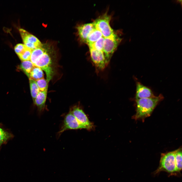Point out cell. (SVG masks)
Instances as JSON below:
<instances>
[{
    "label": "cell",
    "instance_id": "cell-1",
    "mask_svg": "<svg viewBox=\"0 0 182 182\" xmlns=\"http://www.w3.org/2000/svg\"><path fill=\"white\" fill-rule=\"evenodd\" d=\"M164 99L163 96L160 94L157 96L135 100L136 112L132 118L136 120H141L144 121L146 118L150 116L157 104Z\"/></svg>",
    "mask_w": 182,
    "mask_h": 182
},
{
    "label": "cell",
    "instance_id": "cell-2",
    "mask_svg": "<svg viewBox=\"0 0 182 182\" xmlns=\"http://www.w3.org/2000/svg\"><path fill=\"white\" fill-rule=\"evenodd\" d=\"M162 171L167 172L170 175H176L178 173L176 166L174 151L161 154L159 166L154 174Z\"/></svg>",
    "mask_w": 182,
    "mask_h": 182
},
{
    "label": "cell",
    "instance_id": "cell-3",
    "mask_svg": "<svg viewBox=\"0 0 182 182\" xmlns=\"http://www.w3.org/2000/svg\"><path fill=\"white\" fill-rule=\"evenodd\" d=\"M35 66L40 68L44 71L47 80L49 83L52 79L54 72L52 66V60L47 50L42 54L34 64Z\"/></svg>",
    "mask_w": 182,
    "mask_h": 182
},
{
    "label": "cell",
    "instance_id": "cell-4",
    "mask_svg": "<svg viewBox=\"0 0 182 182\" xmlns=\"http://www.w3.org/2000/svg\"><path fill=\"white\" fill-rule=\"evenodd\" d=\"M121 40V38L114 33L110 36L104 37L103 52L108 64Z\"/></svg>",
    "mask_w": 182,
    "mask_h": 182
},
{
    "label": "cell",
    "instance_id": "cell-5",
    "mask_svg": "<svg viewBox=\"0 0 182 182\" xmlns=\"http://www.w3.org/2000/svg\"><path fill=\"white\" fill-rule=\"evenodd\" d=\"M111 16L105 13L100 16L93 22L95 28L101 33L105 38L110 36L114 32L109 24Z\"/></svg>",
    "mask_w": 182,
    "mask_h": 182
},
{
    "label": "cell",
    "instance_id": "cell-6",
    "mask_svg": "<svg viewBox=\"0 0 182 182\" xmlns=\"http://www.w3.org/2000/svg\"><path fill=\"white\" fill-rule=\"evenodd\" d=\"M86 129L81 124L75 116L70 111L64 116V119L59 131L57 134L59 136L65 131L70 130H77Z\"/></svg>",
    "mask_w": 182,
    "mask_h": 182
},
{
    "label": "cell",
    "instance_id": "cell-7",
    "mask_svg": "<svg viewBox=\"0 0 182 182\" xmlns=\"http://www.w3.org/2000/svg\"><path fill=\"white\" fill-rule=\"evenodd\" d=\"M91 60L97 71L104 69L107 64L103 52L89 48Z\"/></svg>",
    "mask_w": 182,
    "mask_h": 182
},
{
    "label": "cell",
    "instance_id": "cell-8",
    "mask_svg": "<svg viewBox=\"0 0 182 182\" xmlns=\"http://www.w3.org/2000/svg\"><path fill=\"white\" fill-rule=\"evenodd\" d=\"M19 31L24 44L32 51L43 46L37 38L26 30L21 28Z\"/></svg>",
    "mask_w": 182,
    "mask_h": 182
},
{
    "label": "cell",
    "instance_id": "cell-9",
    "mask_svg": "<svg viewBox=\"0 0 182 182\" xmlns=\"http://www.w3.org/2000/svg\"><path fill=\"white\" fill-rule=\"evenodd\" d=\"M70 111L76 118L79 122L87 129H90L93 125L89 120L82 109L79 105L71 107Z\"/></svg>",
    "mask_w": 182,
    "mask_h": 182
},
{
    "label": "cell",
    "instance_id": "cell-10",
    "mask_svg": "<svg viewBox=\"0 0 182 182\" xmlns=\"http://www.w3.org/2000/svg\"><path fill=\"white\" fill-rule=\"evenodd\" d=\"M135 100L149 98L154 96L152 90L140 82L136 81Z\"/></svg>",
    "mask_w": 182,
    "mask_h": 182
},
{
    "label": "cell",
    "instance_id": "cell-11",
    "mask_svg": "<svg viewBox=\"0 0 182 182\" xmlns=\"http://www.w3.org/2000/svg\"><path fill=\"white\" fill-rule=\"evenodd\" d=\"M95 28L93 22L82 24L77 27L78 33L81 40L86 43L88 36Z\"/></svg>",
    "mask_w": 182,
    "mask_h": 182
},
{
    "label": "cell",
    "instance_id": "cell-12",
    "mask_svg": "<svg viewBox=\"0 0 182 182\" xmlns=\"http://www.w3.org/2000/svg\"><path fill=\"white\" fill-rule=\"evenodd\" d=\"M47 91H40L35 100L34 104L37 108L38 114L40 115L46 108Z\"/></svg>",
    "mask_w": 182,
    "mask_h": 182
},
{
    "label": "cell",
    "instance_id": "cell-13",
    "mask_svg": "<svg viewBox=\"0 0 182 182\" xmlns=\"http://www.w3.org/2000/svg\"><path fill=\"white\" fill-rule=\"evenodd\" d=\"M103 35L101 32L96 28L88 36L86 43L89 46L97 41Z\"/></svg>",
    "mask_w": 182,
    "mask_h": 182
},
{
    "label": "cell",
    "instance_id": "cell-14",
    "mask_svg": "<svg viewBox=\"0 0 182 182\" xmlns=\"http://www.w3.org/2000/svg\"><path fill=\"white\" fill-rule=\"evenodd\" d=\"M44 77L43 70L40 68L34 66L30 72L29 78L36 81L44 78Z\"/></svg>",
    "mask_w": 182,
    "mask_h": 182
},
{
    "label": "cell",
    "instance_id": "cell-15",
    "mask_svg": "<svg viewBox=\"0 0 182 182\" xmlns=\"http://www.w3.org/2000/svg\"><path fill=\"white\" fill-rule=\"evenodd\" d=\"M175 161L177 171L180 173L182 169V149L181 148L174 150Z\"/></svg>",
    "mask_w": 182,
    "mask_h": 182
},
{
    "label": "cell",
    "instance_id": "cell-16",
    "mask_svg": "<svg viewBox=\"0 0 182 182\" xmlns=\"http://www.w3.org/2000/svg\"><path fill=\"white\" fill-rule=\"evenodd\" d=\"M34 66L31 61L28 60L22 61L20 67L29 78L30 72Z\"/></svg>",
    "mask_w": 182,
    "mask_h": 182
},
{
    "label": "cell",
    "instance_id": "cell-17",
    "mask_svg": "<svg viewBox=\"0 0 182 182\" xmlns=\"http://www.w3.org/2000/svg\"><path fill=\"white\" fill-rule=\"evenodd\" d=\"M47 50L43 47L35 49L32 51L30 60L34 65L39 57L42 54Z\"/></svg>",
    "mask_w": 182,
    "mask_h": 182
},
{
    "label": "cell",
    "instance_id": "cell-18",
    "mask_svg": "<svg viewBox=\"0 0 182 182\" xmlns=\"http://www.w3.org/2000/svg\"><path fill=\"white\" fill-rule=\"evenodd\" d=\"M29 79L31 95L34 104L36 98L40 90L36 81L32 79Z\"/></svg>",
    "mask_w": 182,
    "mask_h": 182
},
{
    "label": "cell",
    "instance_id": "cell-19",
    "mask_svg": "<svg viewBox=\"0 0 182 182\" xmlns=\"http://www.w3.org/2000/svg\"><path fill=\"white\" fill-rule=\"evenodd\" d=\"M104 38V37H102L97 41L89 45V48L103 52Z\"/></svg>",
    "mask_w": 182,
    "mask_h": 182
},
{
    "label": "cell",
    "instance_id": "cell-20",
    "mask_svg": "<svg viewBox=\"0 0 182 182\" xmlns=\"http://www.w3.org/2000/svg\"><path fill=\"white\" fill-rule=\"evenodd\" d=\"M12 134L0 128V148L2 145L12 137Z\"/></svg>",
    "mask_w": 182,
    "mask_h": 182
},
{
    "label": "cell",
    "instance_id": "cell-21",
    "mask_svg": "<svg viewBox=\"0 0 182 182\" xmlns=\"http://www.w3.org/2000/svg\"><path fill=\"white\" fill-rule=\"evenodd\" d=\"M32 51L27 47L18 55L19 57L22 61L30 60Z\"/></svg>",
    "mask_w": 182,
    "mask_h": 182
},
{
    "label": "cell",
    "instance_id": "cell-22",
    "mask_svg": "<svg viewBox=\"0 0 182 182\" xmlns=\"http://www.w3.org/2000/svg\"><path fill=\"white\" fill-rule=\"evenodd\" d=\"M36 82L40 91H47L49 83L44 78L39 79Z\"/></svg>",
    "mask_w": 182,
    "mask_h": 182
},
{
    "label": "cell",
    "instance_id": "cell-23",
    "mask_svg": "<svg viewBox=\"0 0 182 182\" xmlns=\"http://www.w3.org/2000/svg\"><path fill=\"white\" fill-rule=\"evenodd\" d=\"M26 47L24 44L19 43L16 44L14 47V51L18 55L26 49Z\"/></svg>",
    "mask_w": 182,
    "mask_h": 182
}]
</instances>
